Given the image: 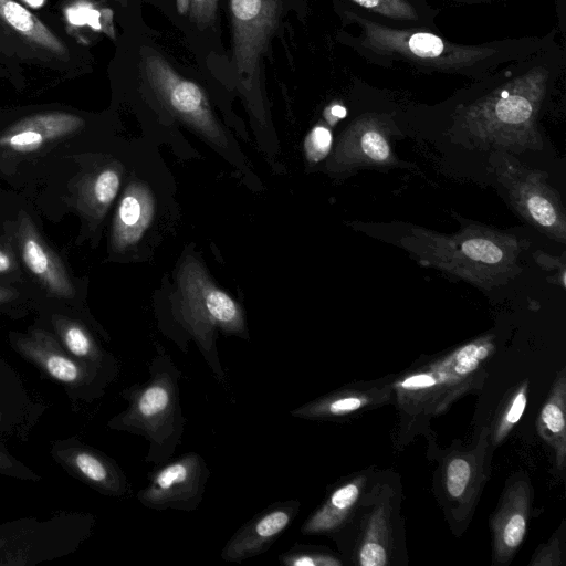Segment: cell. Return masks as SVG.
<instances>
[{
	"mask_svg": "<svg viewBox=\"0 0 566 566\" xmlns=\"http://www.w3.org/2000/svg\"><path fill=\"white\" fill-rule=\"evenodd\" d=\"M490 166L513 209L531 226L558 243H566V213L545 171L522 165L512 154L494 151Z\"/></svg>",
	"mask_w": 566,
	"mask_h": 566,
	"instance_id": "obj_8",
	"label": "cell"
},
{
	"mask_svg": "<svg viewBox=\"0 0 566 566\" xmlns=\"http://www.w3.org/2000/svg\"><path fill=\"white\" fill-rule=\"evenodd\" d=\"M218 11V0H190L189 19L198 28L205 29L214 23Z\"/></svg>",
	"mask_w": 566,
	"mask_h": 566,
	"instance_id": "obj_28",
	"label": "cell"
},
{
	"mask_svg": "<svg viewBox=\"0 0 566 566\" xmlns=\"http://www.w3.org/2000/svg\"><path fill=\"white\" fill-rule=\"evenodd\" d=\"M281 0H229L232 56L243 91L259 94L261 62L282 17Z\"/></svg>",
	"mask_w": 566,
	"mask_h": 566,
	"instance_id": "obj_9",
	"label": "cell"
},
{
	"mask_svg": "<svg viewBox=\"0 0 566 566\" xmlns=\"http://www.w3.org/2000/svg\"><path fill=\"white\" fill-rule=\"evenodd\" d=\"M361 29L360 45L377 55L399 57L443 72L475 71L493 62L497 49L491 44H458L413 29H396L354 14Z\"/></svg>",
	"mask_w": 566,
	"mask_h": 566,
	"instance_id": "obj_5",
	"label": "cell"
},
{
	"mask_svg": "<svg viewBox=\"0 0 566 566\" xmlns=\"http://www.w3.org/2000/svg\"><path fill=\"white\" fill-rule=\"evenodd\" d=\"M46 409L18 370L0 357V441L27 443Z\"/></svg>",
	"mask_w": 566,
	"mask_h": 566,
	"instance_id": "obj_14",
	"label": "cell"
},
{
	"mask_svg": "<svg viewBox=\"0 0 566 566\" xmlns=\"http://www.w3.org/2000/svg\"><path fill=\"white\" fill-rule=\"evenodd\" d=\"M96 517L60 511L48 517H23L0 524V566H34L67 556L92 535Z\"/></svg>",
	"mask_w": 566,
	"mask_h": 566,
	"instance_id": "obj_6",
	"label": "cell"
},
{
	"mask_svg": "<svg viewBox=\"0 0 566 566\" xmlns=\"http://www.w3.org/2000/svg\"><path fill=\"white\" fill-rule=\"evenodd\" d=\"M488 346L485 344H470L457 354V373L464 375L474 370L479 361L488 356Z\"/></svg>",
	"mask_w": 566,
	"mask_h": 566,
	"instance_id": "obj_29",
	"label": "cell"
},
{
	"mask_svg": "<svg viewBox=\"0 0 566 566\" xmlns=\"http://www.w3.org/2000/svg\"><path fill=\"white\" fill-rule=\"evenodd\" d=\"M190 0H176V7L179 14L184 15L188 12Z\"/></svg>",
	"mask_w": 566,
	"mask_h": 566,
	"instance_id": "obj_38",
	"label": "cell"
},
{
	"mask_svg": "<svg viewBox=\"0 0 566 566\" xmlns=\"http://www.w3.org/2000/svg\"><path fill=\"white\" fill-rule=\"evenodd\" d=\"M122 172L115 165L104 166L87 175L78 188V206L94 219L104 217L119 190Z\"/></svg>",
	"mask_w": 566,
	"mask_h": 566,
	"instance_id": "obj_21",
	"label": "cell"
},
{
	"mask_svg": "<svg viewBox=\"0 0 566 566\" xmlns=\"http://www.w3.org/2000/svg\"><path fill=\"white\" fill-rule=\"evenodd\" d=\"M535 262L547 272L552 273L551 277H555L556 283L565 289V262L564 258L553 256L543 251H536L534 254Z\"/></svg>",
	"mask_w": 566,
	"mask_h": 566,
	"instance_id": "obj_30",
	"label": "cell"
},
{
	"mask_svg": "<svg viewBox=\"0 0 566 566\" xmlns=\"http://www.w3.org/2000/svg\"><path fill=\"white\" fill-rule=\"evenodd\" d=\"M27 6H29L32 9H40L42 8L46 0H22Z\"/></svg>",
	"mask_w": 566,
	"mask_h": 566,
	"instance_id": "obj_39",
	"label": "cell"
},
{
	"mask_svg": "<svg viewBox=\"0 0 566 566\" xmlns=\"http://www.w3.org/2000/svg\"><path fill=\"white\" fill-rule=\"evenodd\" d=\"M155 216V200L147 185L130 182L115 212L112 228V244L125 251L142 239Z\"/></svg>",
	"mask_w": 566,
	"mask_h": 566,
	"instance_id": "obj_19",
	"label": "cell"
},
{
	"mask_svg": "<svg viewBox=\"0 0 566 566\" xmlns=\"http://www.w3.org/2000/svg\"><path fill=\"white\" fill-rule=\"evenodd\" d=\"M358 7L385 18L416 21L419 15L410 0H350Z\"/></svg>",
	"mask_w": 566,
	"mask_h": 566,
	"instance_id": "obj_23",
	"label": "cell"
},
{
	"mask_svg": "<svg viewBox=\"0 0 566 566\" xmlns=\"http://www.w3.org/2000/svg\"><path fill=\"white\" fill-rule=\"evenodd\" d=\"M542 420L553 432H559L564 429L565 419L560 408L554 403H547L542 411Z\"/></svg>",
	"mask_w": 566,
	"mask_h": 566,
	"instance_id": "obj_33",
	"label": "cell"
},
{
	"mask_svg": "<svg viewBox=\"0 0 566 566\" xmlns=\"http://www.w3.org/2000/svg\"><path fill=\"white\" fill-rule=\"evenodd\" d=\"M13 260L11 255L0 248V274H6L13 269Z\"/></svg>",
	"mask_w": 566,
	"mask_h": 566,
	"instance_id": "obj_37",
	"label": "cell"
},
{
	"mask_svg": "<svg viewBox=\"0 0 566 566\" xmlns=\"http://www.w3.org/2000/svg\"><path fill=\"white\" fill-rule=\"evenodd\" d=\"M50 331L71 356L116 380L119 375L117 358L103 347L83 321L66 314L53 313L50 316Z\"/></svg>",
	"mask_w": 566,
	"mask_h": 566,
	"instance_id": "obj_18",
	"label": "cell"
},
{
	"mask_svg": "<svg viewBox=\"0 0 566 566\" xmlns=\"http://www.w3.org/2000/svg\"><path fill=\"white\" fill-rule=\"evenodd\" d=\"M0 475L22 481L39 482L42 475L13 455L0 441Z\"/></svg>",
	"mask_w": 566,
	"mask_h": 566,
	"instance_id": "obj_25",
	"label": "cell"
},
{
	"mask_svg": "<svg viewBox=\"0 0 566 566\" xmlns=\"http://www.w3.org/2000/svg\"><path fill=\"white\" fill-rule=\"evenodd\" d=\"M143 66L148 84L163 105L214 144H226L205 91L181 76L158 52L146 49Z\"/></svg>",
	"mask_w": 566,
	"mask_h": 566,
	"instance_id": "obj_10",
	"label": "cell"
},
{
	"mask_svg": "<svg viewBox=\"0 0 566 566\" xmlns=\"http://www.w3.org/2000/svg\"><path fill=\"white\" fill-rule=\"evenodd\" d=\"M436 384V380L429 375H416L405 379L401 382L402 387H430Z\"/></svg>",
	"mask_w": 566,
	"mask_h": 566,
	"instance_id": "obj_35",
	"label": "cell"
},
{
	"mask_svg": "<svg viewBox=\"0 0 566 566\" xmlns=\"http://www.w3.org/2000/svg\"><path fill=\"white\" fill-rule=\"evenodd\" d=\"M122 7L126 8L128 4V0H116Z\"/></svg>",
	"mask_w": 566,
	"mask_h": 566,
	"instance_id": "obj_41",
	"label": "cell"
},
{
	"mask_svg": "<svg viewBox=\"0 0 566 566\" xmlns=\"http://www.w3.org/2000/svg\"><path fill=\"white\" fill-rule=\"evenodd\" d=\"M526 528L525 518L521 514L513 515L504 527L503 539L507 547H517L524 537Z\"/></svg>",
	"mask_w": 566,
	"mask_h": 566,
	"instance_id": "obj_31",
	"label": "cell"
},
{
	"mask_svg": "<svg viewBox=\"0 0 566 566\" xmlns=\"http://www.w3.org/2000/svg\"><path fill=\"white\" fill-rule=\"evenodd\" d=\"M11 298V293L0 289V304Z\"/></svg>",
	"mask_w": 566,
	"mask_h": 566,
	"instance_id": "obj_40",
	"label": "cell"
},
{
	"mask_svg": "<svg viewBox=\"0 0 566 566\" xmlns=\"http://www.w3.org/2000/svg\"><path fill=\"white\" fill-rule=\"evenodd\" d=\"M358 494V488L354 483L335 490L329 499L304 522L301 533L319 534L336 528L357 501Z\"/></svg>",
	"mask_w": 566,
	"mask_h": 566,
	"instance_id": "obj_22",
	"label": "cell"
},
{
	"mask_svg": "<svg viewBox=\"0 0 566 566\" xmlns=\"http://www.w3.org/2000/svg\"><path fill=\"white\" fill-rule=\"evenodd\" d=\"M387 563V555L382 546L368 542L360 551V564L363 566H382Z\"/></svg>",
	"mask_w": 566,
	"mask_h": 566,
	"instance_id": "obj_32",
	"label": "cell"
},
{
	"mask_svg": "<svg viewBox=\"0 0 566 566\" xmlns=\"http://www.w3.org/2000/svg\"><path fill=\"white\" fill-rule=\"evenodd\" d=\"M9 344L22 359L60 386L74 403L101 399L114 382L102 371L71 356L49 328L35 326L25 333L11 332Z\"/></svg>",
	"mask_w": 566,
	"mask_h": 566,
	"instance_id": "obj_7",
	"label": "cell"
},
{
	"mask_svg": "<svg viewBox=\"0 0 566 566\" xmlns=\"http://www.w3.org/2000/svg\"><path fill=\"white\" fill-rule=\"evenodd\" d=\"M209 476L210 470L202 455L189 451L158 464L136 496L150 510L192 512L203 499Z\"/></svg>",
	"mask_w": 566,
	"mask_h": 566,
	"instance_id": "obj_11",
	"label": "cell"
},
{
	"mask_svg": "<svg viewBox=\"0 0 566 566\" xmlns=\"http://www.w3.org/2000/svg\"><path fill=\"white\" fill-rule=\"evenodd\" d=\"M390 128L389 122L380 115L364 114L357 117L342 134L329 160V168L347 171L396 165Z\"/></svg>",
	"mask_w": 566,
	"mask_h": 566,
	"instance_id": "obj_13",
	"label": "cell"
},
{
	"mask_svg": "<svg viewBox=\"0 0 566 566\" xmlns=\"http://www.w3.org/2000/svg\"><path fill=\"white\" fill-rule=\"evenodd\" d=\"M83 126L84 119L74 114H34L17 122L0 135V149L10 154H30L76 133Z\"/></svg>",
	"mask_w": 566,
	"mask_h": 566,
	"instance_id": "obj_16",
	"label": "cell"
},
{
	"mask_svg": "<svg viewBox=\"0 0 566 566\" xmlns=\"http://www.w3.org/2000/svg\"><path fill=\"white\" fill-rule=\"evenodd\" d=\"M0 19L28 41L67 59L64 43L36 15L14 0H0Z\"/></svg>",
	"mask_w": 566,
	"mask_h": 566,
	"instance_id": "obj_20",
	"label": "cell"
},
{
	"mask_svg": "<svg viewBox=\"0 0 566 566\" xmlns=\"http://www.w3.org/2000/svg\"><path fill=\"white\" fill-rule=\"evenodd\" d=\"M18 238L22 260L41 285L54 297L73 298L75 289L65 268L28 216L20 220Z\"/></svg>",
	"mask_w": 566,
	"mask_h": 566,
	"instance_id": "obj_17",
	"label": "cell"
},
{
	"mask_svg": "<svg viewBox=\"0 0 566 566\" xmlns=\"http://www.w3.org/2000/svg\"><path fill=\"white\" fill-rule=\"evenodd\" d=\"M525 406H526V397H525L524 392H520L516 396L512 407L510 408V410L506 415V421L509 423L517 422L525 409Z\"/></svg>",
	"mask_w": 566,
	"mask_h": 566,
	"instance_id": "obj_34",
	"label": "cell"
},
{
	"mask_svg": "<svg viewBox=\"0 0 566 566\" xmlns=\"http://www.w3.org/2000/svg\"><path fill=\"white\" fill-rule=\"evenodd\" d=\"M346 115V109L339 105H333L325 111V117L329 123L343 118Z\"/></svg>",
	"mask_w": 566,
	"mask_h": 566,
	"instance_id": "obj_36",
	"label": "cell"
},
{
	"mask_svg": "<svg viewBox=\"0 0 566 566\" xmlns=\"http://www.w3.org/2000/svg\"><path fill=\"white\" fill-rule=\"evenodd\" d=\"M148 374L144 382L133 384L120 391L127 406L113 416L106 427L143 437L148 442L145 461L158 465L172 457L186 426L180 403L181 371L158 345L149 361Z\"/></svg>",
	"mask_w": 566,
	"mask_h": 566,
	"instance_id": "obj_3",
	"label": "cell"
},
{
	"mask_svg": "<svg viewBox=\"0 0 566 566\" xmlns=\"http://www.w3.org/2000/svg\"><path fill=\"white\" fill-rule=\"evenodd\" d=\"M298 510L296 500L268 505L233 533L221 551V558L241 563L266 552L291 525Z\"/></svg>",
	"mask_w": 566,
	"mask_h": 566,
	"instance_id": "obj_15",
	"label": "cell"
},
{
	"mask_svg": "<svg viewBox=\"0 0 566 566\" xmlns=\"http://www.w3.org/2000/svg\"><path fill=\"white\" fill-rule=\"evenodd\" d=\"M332 133L323 126H315L306 136L304 142V150L306 158L312 163L324 159L332 148Z\"/></svg>",
	"mask_w": 566,
	"mask_h": 566,
	"instance_id": "obj_26",
	"label": "cell"
},
{
	"mask_svg": "<svg viewBox=\"0 0 566 566\" xmlns=\"http://www.w3.org/2000/svg\"><path fill=\"white\" fill-rule=\"evenodd\" d=\"M470 465L464 459H454L447 470V489L450 495L461 496L470 480Z\"/></svg>",
	"mask_w": 566,
	"mask_h": 566,
	"instance_id": "obj_27",
	"label": "cell"
},
{
	"mask_svg": "<svg viewBox=\"0 0 566 566\" xmlns=\"http://www.w3.org/2000/svg\"><path fill=\"white\" fill-rule=\"evenodd\" d=\"M178 322L184 328L178 347L188 352V342L196 343L206 364L220 382L226 381L216 345L218 333L248 338L241 306L218 289L195 261L187 262L179 273Z\"/></svg>",
	"mask_w": 566,
	"mask_h": 566,
	"instance_id": "obj_4",
	"label": "cell"
},
{
	"mask_svg": "<svg viewBox=\"0 0 566 566\" xmlns=\"http://www.w3.org/2000/svg\"><path fill=\"white\" fill-rule=\"evenodd\" d=\"M399 244L420 264L489 291L505 285L522 271L518 258L528 242L471 223L452 234L413 227Z\"/></svg>",
	"mask_w": 566,
	"mask_h": 566,
	"instance_id": "obj_1",
	"label": "cell"
},
{
	"mask_svg": "<svg viewBox=\"0 0 566 566\" xmlns=\"http://www.w3.org/2000/svg\"><path fill=\"white\" fill-rule=\"evenodd\" d=\"M279 563L284 566H329L340 563L329 555L296 544L279 555Z\"/></svg>",
	"mask_w": 566,
	"mask_h": 566,
	"instance_id": "obj_24",
	"label": "cell"
},
{
	"mask_svg": "<svg viewBox=\"0 0 566 566\" xmlns=\"http://www.w3.org/2000/svg\"><path fill=\"white\" fill-rule=\"evenodd\" d=\"M50 455L69 475L102 495L116 499L132 495V484L117 462L77 437L52 441Z\"/></svg>",
	"mask_w": 566,
	"mask_h": 566,
	"instance_id": "obj_12",
	"label": "cell"
},
{
	"mask_svg": "<svg viewBox=\"0 0 566 566\" xmlns=\"http://www.w3.org/2000/svg\"><path fill=\"white\" fill-rule=\"evenodd\" d=\"M549 74L534 66L463 107L454 129L470 148L518 154L543 147L537 118Z\"/></svg>",
	"mask_w": 566,
	"mask_h": 566,
	"instance_id": "obj_2",
	"label": "cell"
}]
</instances>
